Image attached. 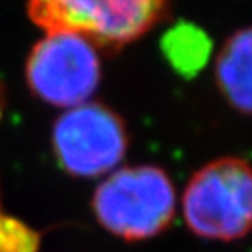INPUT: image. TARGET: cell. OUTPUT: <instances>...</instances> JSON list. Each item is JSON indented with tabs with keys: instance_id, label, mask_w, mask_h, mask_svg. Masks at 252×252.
I'll return each instance as SVG.
<instances>
[{
	"instance_id": "6da1fadb",
	"label": "cell",
	"mask_w": 252,
	"mask_h": 252,
	"mask_svg": "<svg viewBox=\"0 0 252 252\" xmlns=\"http://www.w3.org/2000/svg\"><path fill=\"white\" fill-rule=\"evenodd\" d=\"M90 208L107 233L125 243H143L170 228L177 193L169 174L158 165H125L105 175Z\"/></svg>"
},
{
	"instance_id": "7a4b0ae2",
	"label": "cell",
	"mask_w": 252,
	"mask_h": 252,
	"mask_svg": "<svg viewBox=\"0 0 252 252\" xmlns=\"http://www.w3.org/2000/svg\"><path fill=\"white\" fill-rule=\"evenodd\" d=\"M182 218L205 241L234 243L252 233V164L226 156L193 172L182 193Z\"/></svg>"
},
{
	"instance_id": "3957f363",
	"label": "cell",
	"mask_w": 252,
	"mask_h": 252,
	"mask_svg": "<svg viewBox=\"0 0 252 252\" xmlns=\"http://www.w3.org/2000/svg\"><path fill=\"white\" fill-rule=\"evenodd\" d=\"M167 0H30L39 28L69 32L94 44L118 48L146 34L162 18Z\"/></svg>"
},
{
	"instance_id": "277c9868",
	"label": "cell",
	"mask_w": 252,
	"mask_h": 252,
	"mask_svg": "<svg viewBox=\"0 0 252 252\" xmlns=\"http://www.w3.org/2000/svg\"><path fill=\"white\" fill-rule=\"evenodd\" d=\"M53 151L65 174L79 179L108 175L128 151V131L113 110L85 102L69 108L53 128Z\"/></svg>"
},
{
	"instance_id": "5b68a950",
	"label": "cell",
	"mask_w": 252,
	"mask_h": 252,
	"mask_svg": "<svg viewBox=\"0 0 252 252\" xmlns=\"http://www.w3.org/2000/svg\"><path fill=\"white\" fill-rule=\"evenodd\" d=\"M100 75L95 44L77 33H46L27 61V82L34 95L67 110L87 102Z\"/></svg>"
},
{
	"instance_id": "8992f818",
	"label": "cell",
	"mask_w": 252,
	"mask_h": 252,
	"mask_svg": "<svg viewBox=\"0 0 252 252\" xmlns=\"http://www.w3.org/2000/svg\"><path fill=\"white\" fill-rule=\"evenodd\" d=\"M215 72L221 94L231 107L252 115V27L226 39Z\"/></svg>"
},
{
	"instance_id": "52a82bcc",
	"label": "cell",
	"mask_w": 252,
	"mask_h": 252,
	"mask_svg": "<svg viewBox=\"0 0 252 252\" xmlns=\"http://www.w3.org/2000/svg\"><path fill=\"white\" fill-rule=\"evenodd\" d=\"M165 48L170 61L184 70L196 69L206 59V36L191 28L174 30L167 36Z\"/></svg>"
},
{
	"instance_id": "ba28073f",
	"label": "cell",
	"mask_w": 252,
	"mask_h": 252,
	"mask_svg": "<svg viewBox=\"0 0 252 252\" xmlns=\"http://www.w3.org/2000/svg\"><path fill=\"white\" fill-rule=\"evenodd\" d=\"M43 233L0 206V252H39Z\"/></svg>"
},
{
	"instance_id": "9c48e42d",
	"label": "cell",
	"mask_w": 252,
	"mask_h": 252,
	"mask_svg": "<svg viewBox=\"0 0 252 252\" xmlns=\"http://www.w3.org/2000/svg\"><path fill=\"white\" fill-rule=\"evenodd\" d=\"M2 108H3V94L0 90V115H2Z\"/></svg>"
}]
</instances>
